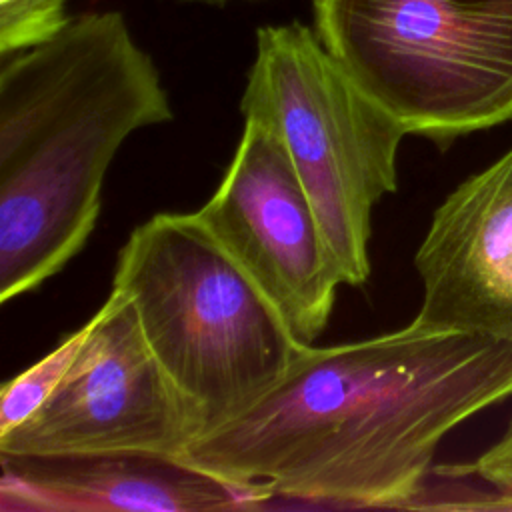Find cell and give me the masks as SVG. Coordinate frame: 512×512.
<instances>
[{
	"mask_svg": "<svg viewBox=\"0 0 512 512\" xmlns=\"http://www.w3.org/2000/svg\"><path fill=\"white\" fill-rule=\"evenodd\" d=\"M172 118L160 72L120 12L74 16L50 40L2 56V304L84 248L118 148Z\"/></svg>",
	"mask_w": 512,
	"mask_h": 512,
	"instance_id": "7a4b0ae2",
	"label": "cell"
},
{
	"mask_svg": "<svg viewBox=\"0 0 512 512\" xmlns=\"http://www.w3.org/2000/svg\"><path fill=\"white\" fill-rule=\"evenodd\" d=\"M314 30L406 134L512 120V0H312Z\"/></svg>",
	"mask_w": 512,
	"mask_h": 512,
	"instance_id": "5b68a950",
	"label": "cell"
},
{
	"mask_svg": "<svg viewBox=\"0 0 512 512\" xmlns=\"http://www.w3.org/2000/svg\"><path fill=\"white\" fill-rule=\"evenodd\" d=\"M88 332V322L76 332L68 334L52 352L42 360L14 376L2 386L0 394V436L10 432L14 426L28 420L70 368L78 348L82 346Z\"/></svg>",
	"mask_w": 512,
	"mask_h": 512,
	"instance_id": "30bf717a",
	"label": "cell"
},
{
	"mask_svg": "<svg viewBox=\"0 0 512 512\" xmlns=\"http://www.w3.org/2000/svg\"><path fill=\"white\" fill-rule=\"evenodd\" d=\"M0 464L2 510L208 512L262 508L274 496L160 452H0Z\"/></svg>",
	"mask_w": 512,
	"mask_h": 512,
	"instance_id": "9c48e42d",
	"label": "cell"
},
{
	"mask_svg": "<svg viewBox=\"0 0 512 512\" xmlns=\"http://www.w3.org/2000/svg\"><path fill=\"white\" fill-rule=\"evenodd\" d=\"M196 216L252 278L300 346L324 332L342 284L314 206L278 136L244 130L218 188Z\"/></svg>",
	"mask_w": 512,
	"mask_h": 512,
	"instance_id": "52a82bcc",
	"label": "cell"
},
{
	"mask_svg": "<svg viewBox=\"0 0 512 512\" xmlns=\"http://www.w3.org/2000/svg\"><path fill=\"white\" fill-rule=\"evenodd\" d=\"M414 266V324L512 340V148L436 208Z\"/></svg>",
	"mask_w": 512,
	"mask_h": 512,
	"instance_id": "ba28073f",
	"label": "cell"
},
{
	"mask_svg": "<svg viewBox=\"0 0 512 512\" xmlns=\"http://www.w3.org/2000/svg\"><path fill=\"white\" fill-rule=\"evenodd\" d=\"M474 472L484 478L512 484V420L508 422L504 434L486 452H482L474 464H468Z\"/></svg>",
	"mask_w": 512,
	"mask_h": 512,
	"instance_id": "7c38bea8",
	"label": "cell"
},
{
	"mask_svg": "<svg viewBox=\"0 0 512 512\" xmlns=\"http://www.w3.org/2000/svg\"><path fill=\"white\" fill-rule=\"evenodd\" d=\"M112 288L130 298L200 436L250 410L302 348L196 212L136 226L118 252Z\"/></svg>",
	"mask_w": 512,
	"mask_h": 512,
	"instance_id": "3957f363",
	"label": "cell"
},
{
	"mask_svg": "<svg viewBox=\"0 0 512 512\" xmlns=\"http://www.w3.org/2000/svg\"><path fill=\"white\" fill-rule=\"evenodd\" d=\"M68 20L66 0H0V56L50 40Z\"/></svg>",
	"mask_w": 512,
	"mask_h": 512,
	"instance_id": "8fae6325",
	"label": "cell"
},
{
	"mask_svg": "<svg viewBox=\"0 0 512 512\" xmlns=\"http://www.w3.org/2000/svg\"><path fill=\"white\" fill-rule=\"evenodd\" d=\"M240 112L282 142L342 284H364L372 272V210L396 190L406 130L300 22L258 28Z\"/></svg>",
	"mask_w": 512,
	"mask_h": 512,
	"instance_id": "277c9868",
	"label": "cell"
},
{
	"mask_svg": "<svg viewBox=\"0 0 512 512\" xmlns=\"http://www.w3.org/2000/svg\"><path fill=\"white\" fill-rule=\"evenodd\" d=\"M198 422L156 360L130 298L112 288L44 404L0 436V452L140 450L182 456Z\"/></svg>",
	"mask_w": 512,
	"mask_h": 512,
	"instance_id": "8992f818",
	"label": "cell"
},
{
	"mask_svg": "<svg viewBox=\"0 0 512 512\" xmlns=\"http://www.w3.org/2000/svg\"><path fill=\"white\" fill-rule=\"evenodd\" d=\"M512 394V340L414 322L302 346L278 384L184 460L274 496L404 508L442 438Z\"/></svg>",
	"mask_w": 512,
	"mask_h": 512,
	"instance_id": "6da1fadb",
	"label": "cell"
}]
</instances>
